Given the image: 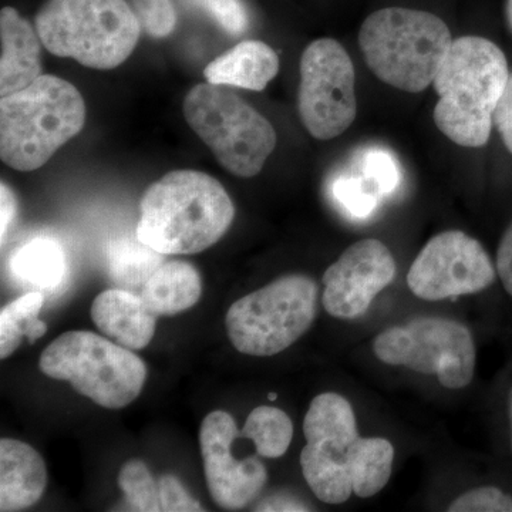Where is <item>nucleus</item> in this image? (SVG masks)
Returning <instances> with one entry per match:
<instances>
[{
	"label": "nucleus",
	"mask_w": 512,
	"mask_h": 512,
	"mask_svg": "<svg viewBox=\"0 0 512 512\" xmlns=\"http://www.w3.org/2000/svg\"><path fill=\"white\" fill-rule=\"evenodd\" d=\"M234 218V204L217 178L171 171L144 192L136 235L164 255L198 254L217 244Z\"/></svg>",
	"instance_id": "f257e3e1"
},
{
	"label": "nucleus",
	"mask_w": 512,
	"mask_h": 512,
	"mask_svg": "<svg viewBox=\"0 0 512 512\" xmlns=\"http://www.w3.org/2000/svg\"><path fill=\"white\" fill-rule=\"evenodd\" d=\"M508 77L507 59L493 42L480 36L453 40L433 82L437 128L458 146L483 147Z\"/></svg>",
	"instance_id": "f03ea898"
},
{
	"label": "nucleus",
	"mask_w": 512,
	"mask_h": 512,
	"mask_svg": "<svg viewBox=\"0 0 512 512\" xmlns=\"http://www.w3.org/2000/svg\"><path fill=\"white\" fill-rule=\"evenodd\" d=\"M86 104L67 80L42 74L0 100V157L16 171L43 167L83 130Z\"/></svg>",
	"instance_id": "7ed1b4c3"
},
{
	"label": "nucleus",
	"mask_w": 512,
	"mask_h": 512,
	"mask_svg": "<svg viewBox=\"0 0 512 512\" xmlns=\"http://www.w3.org/2000/svg\"><path fill=\"white\" fill-rule=\"evenodd\" d=\"M450 29L424 10L386 8L367 16L359 45L369 69L394 89L420 93L436 79L450 50Z\"/></svg>",
	"instance_id": "20e7f679"
},
{
	"label": "nucleus",
	"mask_w": 512,
	"mask_h": 512,
	"mask_svg": "<svg viewBox=\"0 0 512 512\" xmlns=\"http://www.w3.org/2000/svg\"><path fill=\"white\" fill-rule=\"evenodd\" d=\"M141 28L126 0H46L36 15L37 33L50 53L96 70L126 62Z\"/></svg>",
	"instance_id": "39448f33"
},
{
	"label": "nucleus",
	"mask_w": 512,
	"mask_h": 512,
	"mask_svg": "<svg viewBox=\"0 0 512 512\" xmlns=\"http://www.w3.org/2000/svg\"><path fill=\"white\" fill-rule=\"evenodd\" d=\"M184 116L218 163L237 177H255L274 153L278 137L271 121L228 86L192 87L184 99Z\"/></svg>",
	"instance_id": "423d86ee"
},
{
	"label": "nucleus",
	"mask_w": 512,
	"mask_h": 512,
	"mask_svg": "<svg viewBox=\"0 0 512 512\" xmlns=\"http://www.w3.org/2000/svg\"><path fill=\"white\" fill-rule=\"evenodd\" d=\"M50 379L69 382L106 409H123L140 396L147 379L144 360L109 338L74 330L53 340L39 359Z\"/></svg>",
	"instance_id": "0eeeda50"
},
{
	"label": "nucleus",
	"mask_w": 512,
	"mask_h": 512,
	"mask_svg": "<svg viewBox=\"0 0 512 512\" xmlns=\"http://www.w3.org/2000/svg\"><path fill=\"white\" fill-rule=\"evenodd\" d=\"M318 285L293 274L232 303L225 318L232 346L244 355L275 356L291 348L316 318Z\"/></svg>",
	"instance_id": "6e6552de"
},
{
	"label": "nucleus",
	"mask_w": 512,
	"mask_h": 512,
	"mask_svg": "<svg viewBox=\"0 0 512 512\" xmlns=\"http://www.w3.org/2000/svg\"><path fill=\"white\" fill-rule=\"evenodd\" d=\"M373 352L386 365L436 375L450 390L464 389L476 373L473 335L456 320L424 316L393 326L377 336Z\"/></svg>",
	"instance_id": "1a4fd4ad"
},
{
	"label": "nucleus",
	"mask_w": 512,
	"mask_h": 512,
	"mask_svg": "<svg viewBox=\"0 0 512 512\" xmlns=\"http://www.w3.org/2000/svg\"><path fill=\"white\" fill-rule=\"evenodd\" d=\"M356 74L345 47L323 37L306 47L301 57L299 114L316 140L345 133L357 114Z\"/></svg>",
	"instance_id": "9d476101"
},
{
	"label": "nucleus",
	"mask_w": 512,
	"mask_h": 512,
	"mask_svg": "<svg viewBox=\"0 0 512 512\" xmlns=\"http://www.w3.org/2000/svg\"><path fill=\"white\" fill-rule=\"evenodd\" d=\"M494 279V265L483 245L464 232L446 231L421 249L407 285L417 298L436 302L484 291Z\"/></svg>",
	"instance_id": "9b49d317"
},
{
	"label": "nucleus",
	"mask_w": 512,
	"mask_h": 512,
	"mask_svg": "<svg viewBox=\"0 0 512 512\" xmlns=\"http://www.w3.org/2000/svg\"><path fill=\"white\" fill-rule=\"evenodd\" d=\"M241 437L234 417L217 410L202 420L200 447L205 480L214 503L222 510L241 511L264 490L268 470L256 456L237 460L232 446Z\"/></svg>",
	"instance_id": "f8f14e48"
},
{
	"label": "nucleus",
	"mask_w": 512,
	"mask_h": 512,
	"mask_svg": "<svg viewBox=\"0 0 512 512\" xmlns=\"http://www.w3.org/2000/svg\"><path fill=\"white\" fill-rule=\"evenodd\" d=\"M396 272L394 256L382 241H357L326 269L323 308L333 318H359L376 296L392 284Z\"/></svg>",
	"instance_id": "ddd939ff"
},
{
	"label": "nucleus",
	"mask_w": 512,
	"mask_h": 512,
	"mask_svg": "<svg viewBox=\"0 0 512 512\" xmlns=\"http://www.w3.org/2000/svg\"><path fill=\"white\" fill-rule=\"evenodd\" d=\"M303 434L301 463L346 464L349 448L360 437L352 404L338 393L319 394L303 420Z\"/></svg>",
	"instance_id": "4468645a"
},
{
	"label": "nucleus",
	"mask_w": 512,
	"mask_h": 512,
	"mask_svg": "<svg viewBox=\"0 0 512 512\" xmlns=\"http://www.w3.org/2000/svg\"><path fill=\"white\" fill-rule=\"evenodd\" d=\"M92 319L103 335L130 350L147 348L156 333L157 316L127 289L101 292L94 299Z\"/></svg>",
	"instance_id": "2eb2a0df"
},
{
	"label": "nucleus",
	"mask_w": 512,
	"mask_h": 512,
	"mask_svg": "<svg viewBox=\"0 0 512 512\" xmlns=\"http://www.w3.org/2000/svg\"><path fill=\"white\" fill-rule=\"evenodd\" d=\"M0 96L25 89L42 76L40 36L18 10L6 6L0 12Z\"/></svg>",
	"instance_id": "dca6fc26"
},
{
	"label": "nucleus",
	"mask_w": 512,
	"mask_h": 512,
	"mask_svg": "<svg viewBox=\"0 0 512 512\" xmlns=\"http://www.w3.org/2000/svg\"><path fill=\"white\" fill-rule=\"evenodd\" d=\"M47 485L42 456L29 444L0 441V511L28 510L39 503Z\"/></svg>",
	"instance_id": "f3484780"
},
{
	"label": "nucleus",
	"mask_w": 512,
	"mask_h": 512,
	"mask_svg": "<svg viewBox=\"0 0 512 512\" xmlns=\"http://www.w3.org/2000/svg\"><path fill=\"white\" fill-rule=\"evenodd\" d=\"M279 57L259 40H244L204 69L208 83L262 92L279 72Z\"/></svg>",
	"instance_id": "a211bd4d"
},
{
	"label": "nucleus",
	"mask_w": 512,
	"mask_h": 512,
	"mask_svg": "<svg viewBox=\"0 0 512 512\" xmlns=\"http://www.w3.org/2000/svg\"><path fill=\"white\" fill-rule=\"evenodd\" d=\"M202 293L200 272L184 261L164 262L147 284L140 296L156 316H174L188 311Z\"/></svg>",
	"instance_id": "6ab92c4d"
},
{
	"label": "nucleus",
	"mask_w": 512,
	"mask_h": 512,
	"mask_svg": "<svg viewBox=\"0 0 512 512\" xmlns=\"http://www.w3.org/2000/svg\"><path fill=\"white\" fill-rule=\"evenodd\" d=\"M394 447L382 437H359L346 454L353 494L375 497L389 483L393 473Z\"/></svg>",
	"instance_id": "aec40b11"
},
{
	"label": "nucleus",
	"mask_w": 512,
	"mask_h": 512,
	"mask_svg": "<svg viewBox=\"0 0 512 512\" xmlns=\"http://www.w3.org/2000/svg\"><path fill=\"white\" fill-rule=\"evenodd\" d=\"M164 254L133 237H116L107 247V269L111 282L121 289H141L164 264Z\"/></svg>",
	"instance_id": "412c9836"
},
{
	"label": "nucleus",
	"mask_w": 512,
	"mask_h": 512,
	"mask_svg": "<svg viewBox=\"0 0 512 512\" xmlns=\"http://www.w3.org/2000/svg\"><path fill=\"white\" fill-rule=\"evenodd\" d=\"M10 269L23 284L53 289L60 285L66 274V256L55 239L35 238L13 254Z\"/></svg>",
	"instance_id": "4be33fe9"
},
{
	"label": "nucleus",
	"mask_w": 512,
	"mask_h": 512,
	"mask_svg": "<svg viewBox=\"0 0 512 512\" xmlns=\"http://www.w3.org/2000/svg\"><path fill=\"white\" fill-rule=\"evenodd\" d=\"M43 295L40 292H28L16 301L3 306L0 312V357L8 359L22 345V339L28 338L35 343L47 332V325L37 315L43 308Z\"/></svg>",
	"instance_id": "5701e85b"
},
{
	"label": "nucleus",
	"mask_w": 512,
	"mask_h": 512,
	"mask_svg": "<svg viewBox=\"0 0 512 512\" xmlns=\"http://www.w3.org/2000/svg\"><path fill=\"white\" fill-rule=\"evenodd\" d=\"M241 436L255 444L259 457L281 458L291 446L293 423L284 410L259 406L249 413Z\"/></svg>",
	"instance_id": "b1692460"
},
{
	"label": "nucleus",
	"mask_w": 512,
	"mask_h": 512,
	"mask_svg": "<svg viewBox=\"0 0 512 512\" xmlns=\"http://www.w3.org/2000/svg\"><path fill=\"white\" fill-rule=\"evenodd\" d=\"M119 487L134 511H161L158 484L144 461L130 460L121 467Z\"/></svg>",
	"instance_id": "393cba45"
},
{
	"label": "nucleus",
	"mask_w": 512,
	"mask_h": 512,
	"mask_svg": "<svg viewBox=\"0 0 512 512\" xmlns=\"http://www.w3.org/2000/svg\"><path fill=\"white\" fill-rule=\"evenodd\" d=\"M333 197L350 217L365 220L375 212L380 195L363 177L340 175L332 187Z\"/></svg>",
	"instance_id": "a878e982"
},
{
	"label": "nucleus",
	"mask_w": 512,
	"mask_h": 512,
	"mask_svg": "<svg viewBox=\"0 0 512 512\" xmlns=\"http://www.w3.org/2000/svg\"><path fill=\"white\" fill-rule=\"evenodd\" d=\"M362 177L379 195H389L399 187L400 168L396 158L383 148H372L362 157Z\"/></svg>",
	"instance_id": "bb28decb"
},
{
	"label": "nucleus",
	"mask_w": 512,
	"mask_h": 512,
	"mask_svg": "<svg viewBox=\"0 0 512 512\" xmlns=\"http://www.w3.org/2000/svg\"><path fill=\"white\" fill-rule=\"evenodd\" d=\"M211 16L228 35L241 36L249 28L247 6L242 0H185Z\"/></svg>",
	"instance_id": "cd10ccee"
},
{
	"label": "nucleus",
	"mask_w": 512,
	"mask_h": 512,
	"mask_svg": "<svg viewBox=\"0 0 512 512\" xmlns=\"http://www.w3.org/2000/svg\"><path fill=\"white\" fill-rule=\"evenodd\" d=\"M138 20L148 35L167 37L177 25V13L171 0H131Z\"/></svg>",
	"instance_id": "c85d7f7f"
},
{
	"label": "nucleus",
	"mask_w": 512,
	"mask_h": 512,
	"mask_svg": "<svg viewBox=\"0 0 512 512\" xmlns=\"http://www.w3.org/2000/svg\"><path fill=\"white\" fill-rule=\"evenodd\" d=\"M451 512H512V498L497 487H478L457 497Z\"/></svg>",
	"instance_id": "c756f323"
},
{
	"label": "nucleus",
	"mask_w": 512,
	"mask_h": 512,
	"mask_svg": "<svg viewBox=\"0 0 512 512\" xmlns=\"http://www.w3.org/2000/svg\"><path fill=\"white\" fill-rule=\"evenodd\" d=\"M158 490H160L161 511H204L201 504L187 493L181 481L171 474H165L160 478Z\"/></svg>",
	"instance_id": "7c9ffc66"
},
{
	"label": "nucleus",
	"mask_w": 512,
	"mask_h": 512,
	"mask_svg": "<svg viewBox=\"0 0 512 512\" xmlns=\"http://www.w3.org/2000/svg\"><path fill=\"white\" fill-rule=\"evenodd\" d=\"M493 124L500 131L505 147L512 153V74L508 77L507 86L495 106Z\"/></svg>",
	"instance_id": "2f4dec72"
},
{
	"label": "nucleus",
	"mask_w": 512,
	"mask_h": 512,
	"mask_svg": "<svg viewBox=\"0 0 512 512\" xmlns=\"http://www.w3.org/2000/svg\"><path fill=\"white\" fill-rule=\"evenodd\" d=\"M16 214H18V201H16L15 192L8 184L2 183L0 185V239H2V245L8 238L9 229L15 221Z\"/></svg>",
	"instance_id": "473e14b6"
},
{
	"label": "nucleus",
	"mask_w": 512,
	"mask_h": 512,
	"mask_svg": "<svg viewBox=\"0 0 512 512\" xmlns=\"http://www.w3.org/2000/svg\"><path fill=\"white\" fill-rule=\"evenodd\" d=\"M497 271L505 291L512 296V225L505 232L498 248Z\"/></svg>",
	"instance_id": "72a5a7b5"
},
{
	"label": "nucleus",
	"mask_w": 512,
	"mask_h": 512,
	"mask_svg": "<svg viewBox=\"0 0 512 512\" xmlns=\"http://www.w3.org/2000/svg\"><path fill=\"white\" fill-rule=\"evenodd\" d=\"M507 19L512 30V0H507Z\"/></svg>",
	"instance_id": "f704fd0d"
},
{
	"label": "nucleus",
	"mask_w": 512,
	"mask_h": 512,
	"mask_svg": "<svg viewBox=\"0 0 512 512\" xmlns=\"http://www.w3.org/2000/svg\"><path fill=\"white\" fill-rule=\"evenodd\" d=\"M268 399L271 400V402H275V400L278 399V396H276V393H269Z\"/></svg>",
	"instance_id": "c9c22d12"
},
{
	"label": "nucleus",
	"mask_w": 512,
	"mask_h": 512,
	"mask_svg": "<svg viewBox=\"0 0 512 512\" xmlns=\"http://www.w3.org/2000/svg\"><path fill=\"white\" fill-rule=\"evenodd\" d=\"M510 413H511V423H512V393H511Z\"/></svg>",
	"instance_id": "e433bc0d"
}]
</instances>
